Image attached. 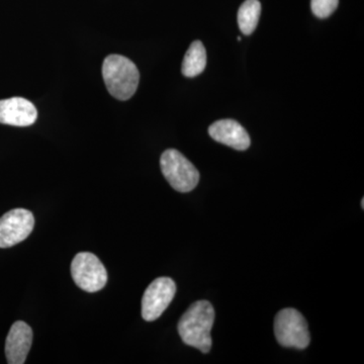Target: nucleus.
<instances>
[{"label":"nucleus","instance_id":"1","mask_svg":"<svg viewBox=\"0 0 364 364\" xmlns=\"http://www.w3.org/2000/svg\"><path fill=\"white\" fill-rule=\"evenodd\" d=\"M215 310L208 301H198L189 306L178 323V333L182 341L208 353L212 348V331L215 322Z\"/></svg>","mask_w":364,"mask_h":364},{"label":"nucleus","instance_id":"2","mask_svg":"<svg viewBox=\"0 0 364 364\" xmlns=\"http://www.w3.org/2000/svg\"><path fill=\"white\" fill-rule=\"evenodd\" d=\"M102 77L112 97L128 100L136 93L140 73L130 59L121 55H109L102 64Z\"/></svg>","mask_w":364,"mask_h":364},{"label":"nucleus","instance_id":"3","mask_svg":"<svg viewBox=\"0 0 364 364\" xmlns=\"http://www.w3.org/2000/svg\"><path fill=\"white\" fill-rule=\"evenodd\" d=\"M162 173L179 193H189L200 181V172L188 158L176 149H168L160 158Z\"/></svg>","mask_w":364,"mask_h":364},{"label":"nucleus","instance_id":"4","mask_svg":"<svg viewBox=\"0 0 364 364\" xmlns=\"http://www.w3.org/2000/svg\"><path fill=\"white\" fill-rule=\"evenodd\" d=\"M274 333L277 342L289 348L305 349L311 342L306 318L294 309H284L274 320Z\"/></svg>","mask_w":364,"mask_h":364},{"label":"nucleus","instance_id":"5","mask_svg":"<svg viewBox=\"0 0 364 364\" xmlns=\"http://www.w3.org/2000/svg\"><path fill=\"white\" fill-rule=\"evenodd\" d=\"M71 274L78 287L87 293H97L107 282V272L95 254L81 252L71 263Z\"/></svg>","mask_w":364,"mask_h":364},{"label":"nucleus","instance_id":"6","mask_svg":"<svg viewBox=\"0 0 364 364\" xmlns=\"http://www.w3.org/2000/svg\"><path fill=\"white\" fill-rule=\"evenodd\" d=\"M35 227L32 212L14 208L0 218V248H9L26 240Z\"/></svg>","mask_w":364,"mask_h":364},{"label":"nucleus","instance_id":"7","mask_svg":"<svg viewBox=\"0 0 364 364\" xmlns=\"http://www.w3.org/2000/svg\"><path fill=\"white\" fill-rule=\"evenodd\" d=\"M176 293V284L169 277H158L151 282L142 299V317L147 322L157 320L168 308Z\"/></svg>","mask_w":364,"mask_h":364},{"label":"nucleus","instance_id":"8","mask_svg":"<svg viewBox=\"0 0 364 364\" xmlns=\"http://www.w3.org/2000/svg\"><path fill=\"white\" fill-rule=\"evenodd\" d=\"M38 111L35 105L23 97L0 100V124L28 127L36 123Z\"/></svg>","mask_w":364,"mask_h":364},{"label":"nucleus","instance_id":"9","mask_svg":"<svg viewBox=\"0 0 364 364\" xmlns=\"http://www.w3.org/2000/svg\"><path fill=\"white\" fill-rule=\"evenodd\" d=\"M33 343V330L26 323L18 321L11 326L6 341V355L9 364L26 363Z\"/></svg>","mask_w":364,"mask_h":364},{"label":"nucleus","instance_id":"10","mask_svg":"<svg viewBox=\"0 0 364 364\" xmlns=\"http://www.w3.org/2000/svg\"><path fill=\"white\" fill-rule=\"evenodd\" d=\"M208 134L217 142L235 150L244 151L250 147L251 140L247 131L234 119L215 122L208 128Z\"/></svg>","mask_w":364,"mask_h":364},{"label":"nucleus","instance_id":"11","mask_svg":"<svg viewBox=\"0 0 364 364\" xmlns=\"http://www.w3.org/2000/svg\"><path fill=\"white\" fill-rule=\"evenodd\" d=\"M207 66V52L200 41H195L189 46L182 62L181 72L186 77L193 78L200 75Z\"/></svg>","mask_w":364,"mask_h":364},{"label":"nucleus","instance_id":"12","mask_svg":"<svg viewBox=\"0 0 364 364\" xmlns=\"http://www.w3.org/2000/svg\"><path fill=\"white\" fill-rule=\"evenodd\" d=\"M261 14L259 0H246L238 11V25L244 35H251L257 28Z\"/></svg>","mask_w":364,"mask_h":364},{"label":"nucleus","instance_id":"13","mask_svg":"<svg viewBox=\"0 0 364 364\" xmlns=\"http://www.w3.org/2000/svg\"><path fill=\"white\" fill-rule=\"evenodd\" d=\"M339 0H311V9L318 18H326L331 16L337 7Z\"/></svg>","mask_w":364,"mask_h":364},{"label":"nucleus","instance_id":"14","mask_svg":"<svg viewBox=\"0 0 364 364\" xmlns=\"http://www.w3.org/2000/svg\"><path fill=\"white\" fill-rule=\"evenodd\" d=\"M361 207H363V208H364V200L363 198V200H361Z\"/></svg>","mask_w":364,"mask_h":364},{"label":"nucleus","instance_id":"15","mask_svg":"<svg viewBox=\"0 0 364 364\" xmlns=\"http://www.w3.org/2000/svg\"><path fill=\"white\" fill-rule=\"evenodd\" d=\"M237 40H238V41H241V40H242V38H241V37H238V38H237Z\"/></svg>","mask_w":364,"mask_h":364}]
</instances>
